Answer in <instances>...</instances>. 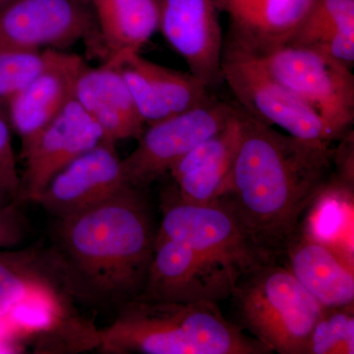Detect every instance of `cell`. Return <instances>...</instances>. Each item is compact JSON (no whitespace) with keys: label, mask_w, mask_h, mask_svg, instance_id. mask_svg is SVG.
Masks as SVG:
<instances>
[{"label":"cell","mask_w":354,"mask_h":354,"mask_svg":"<svg viewBox=\"0 0 354 354\" xmlns=\"http://www.w3.org/2000/svg\"><path fill=\"white\" fill-rule=\"evenodd\" d=\"M241 109V143L223 197L263 255L283 260L302 216L332 183L335 150L330 142L279 132Z\"/></svg>","instance_id":"obj_1"},{"label":"cell","mask_w":354,"mask_h":354,"mask_svg":"<svg viewBox=\"0 0 354 354\" xmlns=\"http://www.w3.org/2000/svg\"><path fill=\"white\" fill-rule=\"evenodd\" d=\"M57 220L50 253L72 297L120 308L141 295L156 239L143 190Z\"/></svg>","instance_id":"obj_2"},{"label":"cell","mask_w":354,"mask_h":354,"mask_svg":"<svg viewBox=\"0 0 354 354\" xmlns=\"http://www.w3.org/2000/svg\"><path fill=\"white\" fill-rule=\"evenodd\" d=\"M99 348L109 353L270 354L228 321L212 301L158 302L136 297L100 330Z\"/></svg>","instance_id":"obj_3"},{"label":"cell","mask_w":354,"mask_h":354,"mask_svg":"<svg viewBox=\"0 0 354 354\" xmlns=\"http://www.w3.org/2000/svg\"><path fill=\"white\" fill-rule=\"evenodd\" d=\"M230 297L234 323L272 353L305 354L324 310L283 260L266 263L242 276Z\"/></svg>","instance_id":"obj_4"},{"label":"cell","mask_w":354,"mask_h":354,"mask_svg":"<svg viewBox=\"0 0 354 354\" xmlns=\"http://www.w3.org/2000/svg\"><path fill=\"white\" fill-rule=\"evenodd\" d=\"M254 57L277 81L315 111L339 138L351 132L354 120L351 67L321 51L291 44Z\"/></svg>","instance_id":"obj_5"},{"label":"cell","mask_w":354,"mask_h":354,"mask_svg":"<svg viewBox=\"0 0 354 354\" xmlns=\"http://www.w3.org/2000/svg\"><path fill=\"white\" fill-rule=\"evenodd\" d=\"M78 41L91 55L108 58L88 0H16L0 10V51L64 50Z\"/></svg>","instance_id":"obj_6"},{"label":"cell","mask_w":354,"mask_h":354,"mask_svg":"<svg viewBox=\"0 0 354 354\" xmlns=\"http://www.w3.org/2000/svg\"><path fill=\"white\" fill-rule=\"evenodd\" d=\"M221 68L223 81L239 106L253 118L299 138L330 143L341 139L315 111L277 81L250 53L225 44Z\"/></svg>","instance_id":"obj_7"},{"label":"cell","mask_w":354,"mask_h":354,"mask_svg":"<svg viewBox=\"0 0 354 354\" xmlns=\"http://www.w3.org/2000/svg\"><path fill=\"white\" fill-rule=\"evenodd\" d=\"M156 236L184 242L227 266L239 278L271 262L254 243L223 196L207 204H190L176 195L164 207Z\"/></svg>","instance_id":"obj_8"},{"label":"cell","mask_w":354,"mask_h":354,"mask_svg":"<svg viewBox=\"0 0 354 354\" xmlns=\"http://www.w3.org/2000/svg\"><path fill=\"white\" fill-rule=\"evenodd\" d=\"M237 106L218 97L148 125L138 139V146L122 160L123 174L130 186L143 190L169 174L198 144L221 131L232 120Z\"/></svg>","instance_id":"obj_9"},{"label":"cell","mask_w":354,"mask_h":354,"mask_svg":"<svg viewBox=\"0 0 354 354\" xmlns=\"http://www.w3.org/2000/svg\"><path fill=\"white\" fill-rule=\"evenodd\" d=\"M241 279L232 269L184 242L156 236L144 290L138 297L150 301H212L232 295Z\"/></svg>","instance_id":"obj_10"},{"label":"cell","mask_w":354,"mask_h":354,"mask_svg":"<svg viewBox=\"0 0 354 354\" xmlns=\"http://www.w3.org/2000/svg\"><path fill=\"white\" fill-rule=\"evenodd\" d=\"M223 0H160L158 30L209 90L223 81Z\"/></svg>","instance_id":"obj_11"},{"label":"cell","mask_w":354,"mask_h":354,"mask_svg":"<svg viewBox=\"0 0 354 354\" xmlns=\"http://www.w3.org/2000/svg\"><path fill=\"white\" fill-rule=\"evenodd\" d=\"M104 142L101 127L75 99L21 148L25 162L20 177L21 200L38 203L58 172L84 153Z\"/></svg>","instance_id":"obj_12"},{"label":"cell","mask_w":354,"mask_h":354,"mask_svg":"<svg viewBox=\"0 0 354 354\" xmlns=\"http://www.w3.org/2000/svg\"><path fill=\"white\" fill-rule=\"evenodd\" d=\"M128 185L115 145L102 142L58 172L38 203L64 218L106 201Z\"/></svg>","instance_id":"obj_13"},{"label":"cell","mask_w":354,"mask_h":354,"mask_svg":"<svg viewBox=\"0 0 354 354\" xmlns=\"http://www.w3.org/2000/svg\"><path fill=\"white\" fill-rule=\"evenodd\" d=\"M87 64L75 53L50 48L44 68L6 106L11 127L20 137L21 148L75 99L77 81Z\"/></svg>","instance_id":"obj_14"},{"label":"cell","mask_w":354,"mask_h":354,"mask_svg":"<svg viewBox=\"0 0 354 354\" xmlns=\"http://www.w3.org/2000/svg\"><path fill=\"white\" fill-rule=\"evenodd\" d=\"M242 133L241 109L221 131L205 140L169 171L176 197L190 204H207L223 196L230 186Z\"/></svg>","instance_id":"obj_15"},{"label":"cell","mask_w":354,"mask_h":354,"mask_svg":"<svg viewBox=\"0 0 354 354\" xmlns=\"http://www.w3.org/2000/svg\"><path fill=\"white\" fill-rule=\"evenodd\" d=\"M315 0H223L230 21L225 44L260 55L290 43Z\"/></svg>","instance_id":"obj_16"},{"label":"cell","mask_w":354,"mask_h":354,"mask_svg":"<svg viewBox=\"0 0 354 354\" xmlns=\"http://www.w3.org/2000/svg\"><path fill=\"white\" fill-rule=\"evenodd\" d=\"M283 261L323 308L353 304V265L332 244L301 227L288 245Z\"/></svg>","instance_id":"obj_17"},{"label":"cell","mask_w":354,"mask_h":354,"mask_svg":"<svg viewBox=\"0 0 354 354\" xmlns=\"http://www.w3.org/2000/svg\"><path fill=\"white\" fill-rule=\"evenodd\" d=\"M75 100L101 127L104 142L138 139L145 122L135 106L129 88L115 65H86L77 81Z\"/></svg>","instance_id":"obj_18"},{"label":"cell","mask_w":354,"mask_h":354,"mask_svg":"<svg viewBox=\"0 0 354 354\" xmlns=\"http://www.w3.org/2000/svg\"><path fill=\"white\" fill-rule=\"evenodd\" d=\"M91 3L108 59L139 53L158 30L160 0H91Z\"/></svg>","instance_id":"obj_19"},{"label":"cell","mask_w":354,"mask_h":354,"mask_svg":"<svg viewBox=\"0 0 354 354\" xmlns=\"http://www.w3.org/2000/svg\"><path fill=\"white\" fill-rule=\"evenodd\" d=\"M288 44L321 51L353 68L354 0H315Z\"/></svg>","instance_id":"obj_20"},{"label":"cell","mask_w":354,"mask_h":354,"mask_svg":"<svg viewBox=\"0 0 354 354\" xmlns=\"http://www.w3.org/2000/svg\"><path fill=\"white\" fill-rule=\"evenodd\" d=\"M60 283L64 281L50 253L0 251V321L32 293Z\"/></svg>","instance_id":"obj_21"},{"label":"cell","mask_w":354,"mask_h":354,"mask_svg":"<svg viewBox=\"0 0 354 354\" xmlns=\"http://www.w3.org/2000/svg\"><path fill=\"white\" fill-rule=\"evenodd\" d=\"M113 62L127 60L148 79L158 99L171 115L185 113L216 97L211 90L190 73H184L146 59L139 53H129Z\"/></svg>","instance_id":"obj_22"},{"label":"cell","mask_w":354,"mask_h":354,"mask_svg":"<svg viewBox=\"0 0 354 354\" xmlns=\"http://www.w3.org/2000/svg\"><path fill=\"white\" fill-rule=\"evenodd\" d=\"M353 353V304L324 308L309 335L305 354Z\"/></svg>","instance_id":"obj_23"},{"label":"cell","mask_w":354,"mask_h":354,"mask_svg":"<svg viewBox=\"0 0 354 354\" xmlns=\"http://www.w3.org/2000/svg\"><path fill=\"white\" fill-rule=\"evenodd\" d=\"M48 53L50 48L0 51V106L6 109L8 102L38 75Z\"/></svg>","instance_id":"obj_24"},{"label":"cell","mask_w":354,"mask_h":354,"mask_svg":"<svg viewBox=\"0 0 354 354\" xmlns=\"http://www.w3.org/2000/svg\"><path fill=\"white\" fill-rule=\"evenodd\" d=\"M106 62L115 65L120 69L121 75L129 88L135 106L146 125L153 124L171 116L165 104L158 99L148 79L140 70L127 60Z\"/></svg>","instance_id":"obj_25"},{"label":"cell","mask_w":354,"mask_h":354,"mask_svg":"<svg viewBox=\"0 0 354 354\" xmlns=\"http://www.w3.org/2000/svg\"><path fill=\"white\" fill-rule=\"evenodd\" d=\"M10 121L6 109L0 106V180L19 201L20 177L11 136Z\"/></svg>","instance_id":"obj_26"},{"label":"cell","mask_w":354,"mask_h":354,"mask_svg":"<svg viewBox=\"0 0 354 354\" xmlns=\"http://www.w3.org/2000/svg\"><path fill=\"white\" fill-rule=\"evenodd\" d=\"M26 227L16 202L0 206V251L18 245L25 239Z\"/></svg>","instance_id":"obj_27"},{"label":"cell","mask_w":354,"mask_h":354,"mask_svg":"<svg viewBox=\"0 0 354 354\" xmlns=\"http://www.w3.org/2000/svg\"><path fill=\"white\" fill-rule=\"evenodd\" d=\"M18 202L13 193L8 189V187L0 180V206L10 204V203Z\"/></svg>","instance_id":"obj_28"},{"label":"cell","mask_w":354,"mask_h":354,"mask_svg":"<svg viewBox=\"0 0 354 354\" xmlns=\"http://www.w3.org/2000/svg\"><path fill=\"white\" fill-rule=\"evenodd\" d=\"M14 1H16V0H0V10Z\"/></svg>","instance_id":"obj_29"},{"label":"cell","mask_w":354,"mask_h":354,"mask_svg":"<svg viewBox=\"0 0 354 354\" xmlns=\"http://www.w3.org/2000/svg\"><path fill=\"white\" fill-rule=\"evenodd\" d=\"M88 1H90V2H91V0H88Z\"/></svg>","instance_id":"obj_30"}]
</instances>
